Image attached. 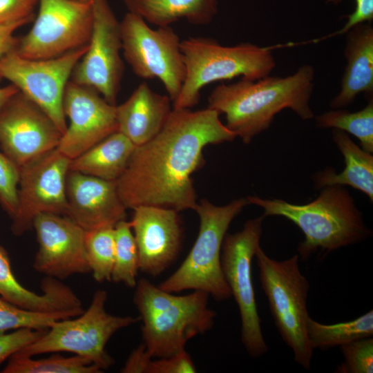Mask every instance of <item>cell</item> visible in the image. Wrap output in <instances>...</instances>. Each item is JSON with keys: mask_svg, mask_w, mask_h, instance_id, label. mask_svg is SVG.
I'll return each instance as SVG.
<instances>
[{"mask_svg": "<svg viewBox=\"0 0 373 373\" xmlns=\"http://www.w3.org/2000/svg\"><path fill=\"white\" fill-rule=\"evenodd\" d=\"M236 137L214 109L172 108L158 133L135 146L116 180L121 200L126 209L145 205L195 211L198 202L191 175L204 165V147Z\"/></svg>", "mask_w": 373, "mask_h": 373, "instance_id": "1", "label": "cell"}, {"mask_svg": "<svg viewBox=\"0 0 373 373\" xmlns=\"http://www.w3.org/2000/svg\"><path fill=\"white\" fill-rule=\"evenodd\" d=\"M314 76V68L305 64L285 77L268 75L222 84L209 95L207 107L224 114L226 126L249 144L283 109L290 108L303 120L314 117L309 106Z\"/></svg>", "mask_w": 373, "mask_h": 373, "instance_id": "2", "label": "cell"}, {"mask_svg": "<svg viewBox=\"0 0 373 373\" xmlns=\"http://www.w3.org/2000/svg\"><path fill=\"white\" fill-rule=\"evenodd\" d=\"M247 199L261 207L265 217L282 216L300 229L305 239L298 245V252L303 260L318 249L328 254L370 236L354 199L341 185L322 188L314 200L304 204L255 195Z\"/></svg>", "mask_w": 373, "mask_h": 373, "instance_id": "3", "label": "cell"}, {"mask_svg": "<svg viewBox=\"0 0 373 373\" xmlns=\"http://www.w3.org/2000/svg\"><path fill=\"white\" fill-rule=\"evenodd\" d=\"M135 287L134 303L143 322L142 344L152 358L185 350L189 340L213 327L216 314L207 306V293L195 290L175 296L145 278Z\"/></svg>", "mask_w": 373, "mask_h": 373, "instance_id": "4", "label": "cell"}, {"mask_svg": "<svg viewBox=\"0 0 373 373\" xmlns=\"http://www.w3.org/2000/svg\"><path fill=\"white\" fill-rule=\"evenodd\" d=\"M180 50L185 78L173 108H191L198 104L201 90L212 82L242 78L257 80L268 76L276 66L269 47L251 43L233 46L221 45L208 37L182 40Z\"/></svg>", "mask_w": 373, "mask_h": 373, "instance_id": "5", "label": "cell"}, {"mask_svg": "<svg viewBox=\"0 0 373 373\" xmlns=\"http://www.w3.org/2000/svg\"><path fill=\"white\" fill-rule=\"evenodd\" d=\"M248 204L247 198H239L216 206L202 199L195 210L200 221L196 240L180 267L158 287L170 293L198 290L217 300L229 299L231 294L222 270V245L231 222Z\"/></svg>", "mask_w": 373, "mask_h": 373, "instance_id": "6", "label": "cell"}, {"mask_svg": "<svg viewBox=\"0 0 373 373\" xmlns=\"http://www.w3.org/2000/svg\"><path fill=\"white\" fill-rule=\"evenodd\" d=\"M255 257L262 288L281 338L291 349L294 361L309 370L313 354L307 332L309 284L300 270L298 255L279 261L269 258L260 246Z\"/></svg>", "mask_w": 373, "mask_h": 373, "instance_id": "7", "label": "cell"}, {"mask_svg": "<svg viewBox=\"0 0 373 373\" xmlns=\"http://www.w3.org/2000/svg\"><path fill=\"white\" fill-rule=\"evenodd\" d=\"M106 300V291H96L86 311L57 321L38 339L15 354L34 356L68 352L88 359L102 370L108 369L114 363L105 349L108 341L117 331L139 318L108 314L105 309Z\"/></svg>", "mask_w": 373, "mask_h": 373, "instance_id": "8", "label": "cell"}, {"mask_svg": "<svg viewBox=\"0 0 373 373\" xmlns=\"http://www.w3.org/2000/svg\"><path fill=\"white\" fill-rule=\"evenodd\" d=\"M122 50L133 73L143 79L160 80L173 102L185 78L178 35L170 26L151 28L132 12L119 21Z\"/></svg>", "mask_w": 373, "mask_h": 373, "instance_id": "9", "label": "cell"}, {"mask_svg": "<svg viewBox=\"0 0 373 373\" xmlns=\"http://www.w3.org/2000/svg\"><path fill=\"white\" fill-rule=\"evenodd\" d=\"M264 218L262 215L249 220L241 231L227 233L221 249L222 270L240 314L241 341L252 357L261 356L268 351L251 278V261L260 246Z\"/></svg>", "mask_w": 373, "mask_h": 373, "instance_id": "10", "label": "cell"}, {"mask_svg": "<svg viewBox=\"0 0 373 373\" xmlns=\"http://www.w3.org/2000/svg\"><path fill=\"white\" fill-rule=\"evenodd\" d=\"M29 32L17 39L15 52L31 59L55 58L88 44L93 28V1L39 0Z\"/></svg>", "mask_w": 373, "mask_h": 373, "instance_id": "11", "label": "cell"}, {"mask_svg": "<svg viewBox=\"0 0 373 373\" xmlns=\"http://www.w3.org/2000/svg\"><path fill=\"white\" fill-rule=\"evenodd\" d=\"M88 45L45 59L24 58L13 50L0 57V79L10 81L44 110L63 135L67 128L63 107L65 89Z\"/></svg>", "mask_w": 373, "mask_h": 373, "instance_id": "12", "label": "cell"}, {"mask_svg": "<svg viewBox=\"0 0 373 373\" xmlns=\"http://www.w3.org/2000/svg\"><path fill=\"white\" fill-rule=\"evenodd\" d=\"M70 159L56 148L19 166L18 210L11 231L19 236L41 213L66 216V178Z\"/></svg>", "mask_w": 373, "mask_h": 373, "instance_id": "13", "label": "cell"}, {"mask_svg": "<svg viewBox=\"0 0 373 373\" xmlns=\"http://www.w3.org/2000/svg\"><path fill=\"white\" fill-rule=\"evenodd\" d=\"M93 28L88 49L71 81L93 88L115 105L124 73L119 21L106 0L93 1Z\"/></svg>", "mask_w": 373, "mask_h": 373, "instance_id": "14", "label": "cell"}, {"mask_svg": "<svg viewBox=\"0 0 373 373\" xmlns=\"http://www.w3.org/2000/svg\"><path fill=\"white\" fill-rule=\"evenodd\" d=\"M61 136L49 115L20 91L0 111V146L19 166L56 149Z\"/></svg>", "mask_w": 373, "mask_h": 373, "instance_id": "15", "label": "cell"}, {"mask_svg": "<svg viewBox=\"0 0 373 373\" xmlns=\"http://www.w3.org/2000/svg\"><path fill=\"white\" fill-rule=\"evenodd\" d=\"M63 107L70 123L57 149L70 160L117 131L116 105L91 88L69 81Z\"/></svg>", "mask_w": 373, "mask_h": 373, "instance_id": "16", "label": "cell"}, {"mask_svg": "<svg viewBox=\"0 0 373 373\" xmlns=\"http://www.w3.org/2000/svg\"><path fill=\"white\" fill-rule=\"evenodd\" d=\"M39 245L33 268L46 276L64 279L90 272L84 240L86 231L66 216L37 215L32 223Z\"/></svg>", "mask_w": 373, "mask_h": 373, "instance_id": "17", "label": "cell"}, {"mask_svg": "<svg viewBox=\"0 0 373 373\" xmlns=\"http://www.w3.org/2000/svg\"><path fill=\"white\" fill-rule=\"evenodd\" d=\"M133 210L129 222L138 251L140 270L156 276L169 267L179 254L182 232L178 212L145 205Z\"/></svg>", "mask_w": 373, "mask_h": 373, "instance_id": "18", "label": "cell"}, {"mask_svg": "<svg viewBox=\"0 0 373 373\" xmlns=\"http://www.w3.org/2000/svg\"><path fill=\"white\" fill-rule=\"evenodd\" d=\"M66 216L85 231L114 227L125 220L126 208L116 181L69 171L66 178Z\"/></svg>", "mask_w": 373, "mask_h": 373, "instance_id": "19", "label": "cell"}, {"mask_svg": "<svg viewBox=\"0 0 373 373\" xmlns=\"http://www.w3.org/2000/svg\"><path fill=\"white\" fill-rule=\"evenodd\" d=\"M41 294L23 287L11 268L7 251L0 246V297L20 307L30 310L69 312L77 315L84 312L80 299L67 285L47 276L41 281Z\"/></svg>", "mask_w": 373, "mask_h": 373, "instance_id": "20", "label": "cell"}, {"mask_svg": "<svg viewBox=\"0 0 373 373\" xmlns=\"http://www.w3.org/2000/svg\"><path fill=\"white\" fill-rule=\"evenodd\" d=\"M344 56L347 61L338 94L330 102L332 109L352 104L363 93L368 100L373 98V28L363 23L346 33Z\"/></svg>", "mask_w": 373, "mask_h": 373, "instance_id": "21", "label": "cell"}, {"mask_svg": "<svg viewBox=\"0 0 373 373\" xmlns=\"http://www.w3.org/2000/svg\"><path fill=\"white\" fill-rule=\"evenodd\" d=\"M171 102L169 96L141 83L124 103L116 106L117 131L135 146L147 142L164 124L172 111Z\"/></svg>", "mask_w": 373, "mask_h": 373, "instance_id": "22", "label": "cell"}, {"mask_svg": "<svg viewBox=\"0 0 373 373\" xmlns=\"http://www.w3.org/2000/svg\"><path fill=\"white\" fill-rule=\"evenodd\" d=\"M332 138L345 160V169L339 173L327 169L314 175V186L322 189L332 185H348L373 200V156L360 148L347 133L333 128Z\"/></svg>", "mask_w": 373, "mask_h": 373, "instance_id": "23", "label": "cell"}, {"mask_svg": "<svg viewBox=\"0 0 373 373\" xmlns=\"http://www.w3.org/2000/svg\"><path fill=\"white\" fill-rule=\"evenodd\" d=\"M135 145L117 131L70 160L69 171L116 181L124 172Z\"/></svg>", "mask_w": 373, "mask_h": 373, "instance_id": "24", "label": "cell"}, {"mask_svg": "<svg viewBox=\"0 0 373 373\" xmlns=\"http://www.w3.org/2000/svg\"><path fill=\"white\" fill-rule=\"evenodd\" d=\"M129 12L158 27L182 19L195 26L209 24L217 13V0H124Z\"/></svg>", "mask_w": 373, "mask_h": 373, "instance_id": "25", "label": "cell"}, {"mask_svg": "<svg viewBox=\"0 0 373 373\" xmlns=\"http://www.w3.org/2000/svg\"><path fill=\"white\" fill-rule=\"evenodd\" d=\"M307 332L312 350H321L372 337L373 311L370 310L354 320L332 325L318 323L309 316Z\"/></svg>", "mask_w": 373, "mask_h": 373, "instance_id": "26", "label": "cell"}, {"mask_svg": "<svg viewBox=\"0 0 373 373\" xmlns=\"http://www.w3.org/2000/svg\"><path fill=\"white\" fill-rule=\"evenodd\" d=\"M3 373H99L97 365L81 356L66 357L53 354L49 357L34 359L32 356L14 354L8 358Z\"/></svg>", "mask_w": 373, "mask_h": 373, "instance_id": "27", "label": "cell"}, {"mask_svg": "<svg viewBox=\"0 0 373 373\" xmlns=\"http://www.w3.org/2000/svg\"><path fill=\"white\" fill-rule=\"evenodd\" d=\"M314 117L317 126L350 133L360 141L364 151L373 153V98L368 99L367 104L356 112L333 109Z\"/></svg>", "mask_w": 373, "mask_h": 373, "instance_id": "28", "label": "cell"}, {"mask_svg": "<svg viewBox=\"0 0 373 373\" xmlns=\"http://www.w3.org/2000/svg\"><path fill=\"white\" fill-rule=\"evenodd\" d=\"M115 256L111 280L129 287L137 284L138 251L130 222L122 220L114 226Z\"/></svg>", "mask_w": 373, "mask_h": 373, "instance_id": "29", "label": "cell"}, {"mask_svg": "<svg viewBox=\"0 0 373 373\" xmlns=\"http://www.w3.org/2000/svg\"><path fill=\"white\" fill-rule=\"evenodd\" d=\"M84 247L87 262L98 283L111 280L114 263V227L86 231Z\"/></svg>", "mask_w": 373, "mask_h": 373, "instance_id": "30", "label": "cell"}, {"mask_svg": "<svg viewBox=\"0 0 373 373\" xmlns=\"http://www.w3.org/2000/svg\"><path fill=\"white\" fill-rule=\"evenodd\" d=\"M77 316L69 312H46L20 307L0 297V334L22 328L46 330L58 321Z\"/></svg>", "mask_w": 373, "mask_h": 373, "instance_id": "31", "label": "cell"}, {"mask_svg": "<svg viewBox=\"0 0 373 373\" xmlns=\"http://www.w3.org/2000/svg\"><path fill=\"white\" fill-rule=\"evenodd\" d=\"M144 345L135 349L127 358L124 373H193L196 372L190 355L184 350L173 356L153 361Z\"/></svg>", "mask_w": 373, "mask_h": 373, "instance_id": "32", "label": "cell"}, {"mask_svg": "<svg viewBox=\"0 0 373 373\" xmlns=\"http://www.w3.org/2000/svg\"><path fill=\"white\" fill-rule=\"evenodd\" d=\"M344 361L337 367L341 373H372L373 339H358L341 345Z\"/></svg>", "mask_w": 373, "mask_h": 373, "instance_id": "33", "label": "cell"}, {"mask_svg": "<svg viewBox=\"0 0 373 373\" xmlns=\"http://www.w3.org/2000/svg\"><path fill=\"white\" fill-rule=\"evenodd\" d=\"M19 166L0 152V205L11 218L18 210Z\"/></svg>", "mask_w": 373, "mask_h": 373, "instance_id": "34", "label": "cell"}, {"mask_svg": "<svg viewBox=\"0 0 373 373\" xmlns=\"http://www.w3.org/2000/svg\"><path fill=\"white\" fill-rule=\"evenodd\" d=\"M46 330L22 328L0 334V365L14 354L38 339Z\"/></svg>", "mask_w": 373, "mask_h": 373, "instance_id": "35", "label": "cell"}, {"mask_svg": "<svg viewBox=\"0 0 373 373\" xmlns=\"http://www.w3.org/2000/svg\"><path fill=\"white\" fill-rule=\"evenodd\" d=\"M39 0H0V25L33 19Z\"/></svg>", "mask_w": 373, "mask_h": 373, "instance_id": "36", "label": "cell"}, {"mask_svg": "<svg viewBox=\"0 0 373 373\" xmlns=\"http://www.w3.org/2000/svg\"><path fill=\"white\" fill-rule=\"evenodd\" d=\"M354 11L347 15L345 26L333 35L346 33L350 28L363 23H370L373 19V0H354Z\"/></svg>", "mask_w": 373, "mask_h": 373, "instance_id": "37", "label": "cell"}, {"mask_svg": "<svg viewBox=\"0 0 373 373\" xmlns=\"http://www.w3.org/2000/svg\"><path fill=\"white\" fill-rule=\"evenodd\" d=\"M30 21L24 19L0 25V57L15 50L18 39L14 35L15 32Z\"/></svg>", "mask_w": 373, "mask_h": 373, "instance_id": "38", "label": "cell"}, {"mask_svg": "<svg viewBox=\"0 0 373 373\" xmlns=\"http://www.w3.org/2000/svg\"><path fill=\"white\" fill-rule=\"evenodd\" d=\"M18 92V88L12 84L0 88V111L10 98Z\"/></svg>", "mask_w": 373, "mask_h": 373, "instance_id": "39", "label": "cell"}, {"mask_svg": "<svg viewBox=\"0 0 373 373\" xmlns=\"http://www.w3.org/2000/svg\"><path fill=\"white\" fill-rule=\"evenodd\" d=\"M73 1H80V2H92L94 0H73Z\"/></svg>", "mask_w": 373, "mask_h": 373, "instance_id": "40", "label": "cell"}]
</instances>
